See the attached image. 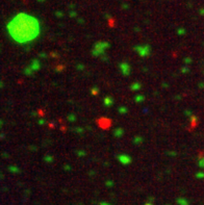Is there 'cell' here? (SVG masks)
<instances>
[{
  "instance_id": "6da1fadb",
  "label": "cell",
  "mask_w": 204,
  "mask_h": 205,
  "mask_svg": "<svg viewBox=\"0 0 204 205\" xmlns=\"http://www.w3.org/2000/svg\"><path fill=\"white\" fill-rule=\"evenodd\" d=\"M40 23L37 18L27 14H19L8 23L7 30L18 43H27L40 35Z\"/></svg>"
}]
</instances>
